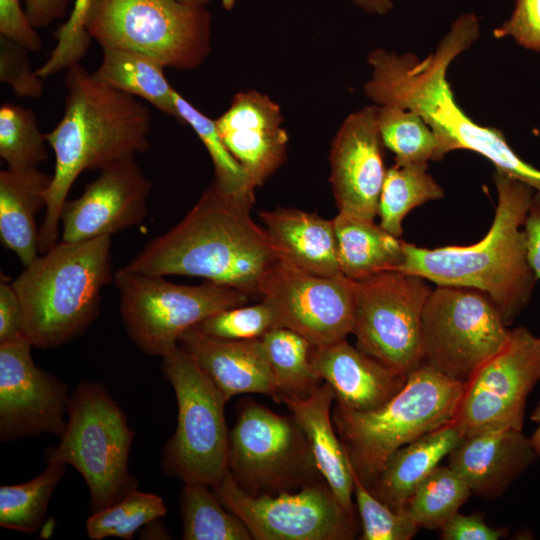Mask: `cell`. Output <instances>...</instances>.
Returning <instances> with one entry per match:
<instances>
[{
  "label": "cell",
  "instance_id": "6da1fadb",
  "mask_svg": "<svg viewBox=\"0 0 540 540\" xmlns=\"http://www.w3.org/2000/svg\"><path fill=\"white\" fill-rule=\"evenodd\" d=\"M479 20L462 14L436 50L423 59L413 53L375 49L368 56L371 78L364 85L367 98L379 106H395L420 115L434 131L445 154L469 150L492 162L496 169L540 192V170L525 162L508 144L502 131L474 122L455 100L447 80L449 65L479 37Z\"/></svg>",
  "mask_w": 540,
  "mask_h": 540
},
{
  "label": "cell",
  "instance_id": "7a4b0ae2",
  "mask_svg": "<svg viewBox=\"0 0 540 540\" xmlns=\"http://www.w3.org/2000/svg\"><path fill=\"white\" fill-rule=\"evenodd\" d=\"M254 201L255 193H231L212 182L178 224L148 242L125 267L259 294L278 255L265 228L251 217Z\"/></svg>",
  "mask_w": 540,
  "mask_h": 540
},
{
  "label": "cell",
  "instance_id": "3957f363",
  "mask_svg": "<svg viewBox=\"0 0 540 540\" xmlns=\"http://www.w3.org/2000/svg\"><path fill=\"white\" fill-rule=\"evenodd\" d=\"M64 113L45 133L55 155L39 227V252L58 243L60 214L79 175L135 159L150 149L151 112L137 97L111 88L80 63L66 69Z\"/></svg>",
  "mask_w": 540,
  "mask_h": 540
},
{
  "label": "cell",
  "instance_id": "277c9868",
  "mask_svg": "<svg viewBox=\"0 0 540 540\" xmlns=\"http://www.w3.org/2000/svg\"><path fill=\"white\" fill-rule=\"evenodd\" d=\"M492 179L498 202L491 227L481 240L432 249L404 241V259L397 270L436 285L484 292L509 327L529 304L537 282L528 262L523 230L535 190L496 168Z\"/></svg>",
  "mask_w": 540,
  "mask_h": 540
},
{
  "label": "cell",
  "instance_id": "5b68a950",
  "mask_svg": "<svg viewBox=\"0 0 540 540\" xmlns=\"http://www.w3.org/2000/svg\"><path fill=\"white\" fill-rule=\"evenodd\" d=\"M114 281L111 236L60 241L12 281L33 347L52 349L74 340L98 317L102 289Z\"/></svg>",
  "mask_w": 540,
  "mask_h": 540
},
{
  "label": "cell",
  "instance_id": "8992f818",
  "mask_svg": "<svg viewBox=\"0 0 540 540\" xmlns=\"http://www.w3.org/2000/svg\"><path fill=\"white\" fill-rule=\"evenodd\" d=\"M463 384L422 364L375 410L358 412L336 405L333 422L364 485L375 480L396 450L453 421Z\"/></svg>",
  "mask_w": 540,
  "mask_h": 540
},
{
  "label": "cell",
  "instance_id": "52a82bcc",
  "mask_svg": "<svg viewBox=\"0 0 540 540\" xmlns=\"http://www.w3.org/2000/svg\"><path fill=\"white\" fill-rule=\"evenodd\" d=\"M133 438L126 414L106 388L82 382L70 394L65 430L59 444L46 451V461L70 465L82 475L93 513L137 489L128 468Z\"/></svg>",
  "mask_w": 540,
  "mask_h": 540
},
{
  "label": "cell",
  "instance_id": "ba28073f",
  "mask_svg": "<svg viewBox=\"0 0 540 540\" xmlns=\"http://www.w3.org/2000/svg\"><path fill=\"white\" fill-rule=\"evenodd\" d=\"M86 28L101 49L137 51L178 71L211 52V13L179 0H93Z\"/></svg>",
  "mask_w": 540,
  "mask_h": 540
},
{
  "label": "cell",
  "instance_id": "9c48e42d",
  "mask_svg": "<svg viewBox=\"0 0 540 540\" xmlns=\"http://www.w3.org/2000/svg\"><path fill=\"white\" fill-rule=\"evenodd\" d=\"M163 376L174 390L177 426L163 450L166 473L184 483L215 487L229 471V432L219 388L180 346L162 357Z\"/></svg>",
  "mask_w": 540,
  "mask_h": 540
},
{
  "label": "cell",
  "instance_id": "30bf717a",
  "mask_svg": "<svg viewBox=\"0 0 540 540\" xmlns=\"http://www.w3.org/2000/svg\"><path fill=\"white\" fill-rule=\"evenodd\" d=\"M114 282L127 335L143 353L161 357L179 346L180 336L189 328L248 301V295L210 281L176 284L125 266L114 274Z\"/></svg>",
  "mask_w": 540,
  "mask_h": 540
},
{
  "label": "cell",
  "instance_id": "8fae6325",
  "mask_svg": "<svg viewBox=\"0 0 540 540\" xmlns=\"http://www.w3.org/2000/svg\"><path fill=\"white\" fill-rule=\"evenodd\" d=\"M509 330L499 309L484 292L436 285L422 314V364L465 382L503 346Z\"/></svg>",
  "mask_w": 540,
  "mask_h": 540
},
{
  "label": "cell",
  "instance_id": "7c38bea8",
  "mask_svg": "<svg viewBox=\"0 0 540 540\" xmlns=\"http://www.w3.org/2000/svg\"><path fill=\"white\" fill-rule=\"evenodd\" d=\"M432 287L398 270L354 281L356 347L408 375L422 364L421 320Z\"/></svg>",
  "mask_w": 540,
  "mask_h": 540
},
{
  "label": "cell",
  "instance_id": "4fadbf2b",
  "mask_svg": "<svg viewBox=\"0 0 540 540\" xmlns=\"http://www.w3.org/2000/svg\"><path fill=\"white\" fill-rule=\"evenodd\" d=\"M229 471L252 495L316 482L320 475L307 439L292 415L277 414L258 403L243 406L229 432Z\"/></svg>",
  "mask_w": 540,
  "mask_h": 540
},
{
  "label": "cell",
  "instance_id": "5bb4252c",
  "mask_svg": "<svg viewBox=\"0 0 540 540\" xmlns=\"http://www.w3.org/2000/svg\"><path fill=\"white\" fill-rule=\"evenodd\" d=\"M213 489L256 540H351L358 532L354 514L341 506L325 482L296 492L252 495L228 471Z\"/></svg>",
  "mask_w": 540,
  "mask_h": 540
},
{
  "label": "cell",
  "instance_id": "9a60e30c",
  "mask_svg": "<svg viewBox=\"0 0 540 540\" xmlns=\"http://www.w3.org/2000/svg\"><path fill=\"white\" fill-rule=\"evenodd\" d=\"M540 380V337L523 326L464 382L453 424L463 437L522 430L528 395Z\"/></svg>",
  "mask_w": 540,
  "mask_h": 540
},
{
  "label": "cell",
  "instance_id": "2e32d148",
  "mask_svg": "<svg viewBox=\"0 0 540 540\" xmlns=\"http://www.w3.org/2000/svg\"><path fill=\"white\" fill-rule=\"evenodd\" d=\"M259 294L273 309L277 327L297 332L314 348L353 334L354 281L342 274L319 276L278 258L264 276Z\"/></svg>",
  "mask_w": 540,
  "mask_h": 540
},
{
  "label": "cell",
  "instance_id": "e0dca14e",
  "mask_svg": "<svg viewBox=\"0 0 540 540\" xmlns=\"http://www.w3.org/2000/svg\"><path fill=\"white\" fill-rule=\"evenodd\" d=\"M25 338L0 344V440L43 433L61 436L70 393L65 383L38 367Z\"/></svg>",
  "mask_w": 540,
  "mask_h": 540
},
{
  "label": "cell",
  "instance_id": "ac0fdd59",
  "mask_svg": "<svg viewBox=\"0 0 540 540\" xmlns=\"http://www.w3.org/2000/svg\"><path fill=\"white\" fill-rule=\"evenodd\" d=\"M330 183L338 213L375 220L387 169L378 105L349 114L330 147Z\"/></svg>",
  "mask_w": 540,
  "mask_h": 540
},
{
  "label": "cell",
  "instance_id": "d6986e66",
  "mask_svg": "<svg viewBox=\"0 0 540 540\" xmlns=\"http://www.w3.org/2000/svg\"><path fill=\"white\" fill-rule=\"evenodd\" d=\"M152 187L135 159L101 169L78 198L64 203L61 241L83 242L139 225L147 215Z\"/></svg>",
  "mask_w": 540,
  "mask_h": 540
},
{
  "label": "cell",
  "instance_id": "ffe728a7",
  "mask_svg": "<svg viewBox=\"0 0 540 540\" xmlns=\"http://www.w3.org/2000/svg\"><path fill=\"white\" fill-rule=\"evenodd\" d=\"M280 106L256 90L237 93L215 119L227 149L253 189L262 186L285 162L289 137Z\"/></svg>",
  "mask_w": 540,
  "mask_h": 540
},
{
  "label": "cell",
  "instance_id": "44dd1931",
  "mask_svg": "<svg viewBox=\"0 0 540 540\" xmlns=\"http://www.w3.org/2000/svg\"><path fill=\"white\" fill-rule=\"evenodd\" d=\"M538 456L522 430L495 429L463 437L448 455V465L484 499L502 496Z\"/></svg>",
  "mask_w": 540,
  "mask_h": 540
},
{
  "label": "cell",
  "instance_id": "7402d4cb",
  "mask_svg": "<svg viewBox=\"0 0 540 540\" xmlns=\"http://www.w3.org/2000/svg\"><path fill=\"white\" fill-rule=\"evenodd\" d=\"M312 366L331 386L338 405L358 412L375 410L395 396L407 375L352 346L346 339L314 348Z\"/></svg>",
  "mask_w": 540,
  "mask_h": 540
},
{
  "label": "cell",
  "instance_id": "603a6c76",
  "mask_svg": "<svg viewBox=\"0 0 540 540\" xmlns=\"http://www.w3.org/2000/svg\"><path fill=\"white\" fill-rule=\"evenodd\" d=\"M178 344L219 388L226 401L244 393L265 394L275 399V379L261 339H221L194 326L180 336Z\"/></svg>",
  "mask_w": 540,
  "mask_h": 540
},
{
  "label": "cell",
  "instance_id": "cb8c5ba5",
  "mask_svg": "<svg viewBox=\"0 0 540 540\" xmlns=\"http://www.w3.org/2000/svg\"><path fill=\"white\" fill-rule=\"evenodd\" d=\"M259 217L278 258L311 274H342L333 219L284 207L263 210Z\"/></svg>",
  "mask_w": 540,
  "mask_h": 540
},
{
  "label": "cell",
  "instance_id": "d4e9b609",
  "mask_svg": "<svg viewBox=\"0 0 540 540\" xmlns=\"http://www.w3.org/2000/svg\"><path fill=\"white\" fill-rule=\"evenodd\" d=\"M335 400L333 389L326 382L305 398L282 401L302 429L316 467L341 506L354 514V471L347 451L333 427L331 416Z\"/></svg>",
  "mask_w": 540,
  "mask_h": 540
},
{
  "label": "cell",
  "instance_id": "484cf974",
  "mask_svg": "<svg viewBox=\"0 0 540 540\" xmlns=\"http://www.w3.org/2000/svg\"><path fill=\"white\" fill-rule=\"evenodd\" d=\"M51 181L39 168L0 172V240L24 267L40 255L36 217Z\"/></svg>",
  "mask_w": 540,
  "mask_h": 540
},
{
  "label": "cell",
  "instance_id": "4316f807",
  "mask_svg": "<svg viewBox=\"0 0 540 540\" xmlns=\"http://www.w3.org/2000/svg\"><path fill=\"white\" fill-rule=\"evenodd\" d=\"M462 438L460 431L451 422L415 439L389 457L367 488L393 510L405 509L417 487Z\"/></svg>",
  "mask_w": 540,
  "mask_h": 540
},
{
  "label": "cell",
  "instance_id": "83f0119b",
  "mask_svg": "<svg viewBox=\"0 0 540 540\" xmlns=\"http://www.w3.org/2000/svg\"><path fill=\"white\" fill-rule=\"evenodd\" d=\"M341 273L360 281L381 272L397 270L404 259L403 244L374 220L337 214L333 219Z\"/></svg>",
  "mask_w": 540,
  "mask_h": 540
},
{
  "label": "cell",
  "instance_id": "f1b7e54d",
  "mask_svg": "<svg viewBox=\"0 0 540 540\" xmlns=\"http://www.w3.org/2000/svg\"><path fill=\"white\" fill-rule=\"evenodd\" d=\"M99 67L92 72L99 82L150 103L179 120L175 89L168 82L164 66L156 59L133 50L103 48Z\"/></svg>",
  "mask_w": 540,
  "mask_h": 540
},
{
  "label": "cell",
  "instance_id": "f546056e",
  "mask_svg": "<svg viewBox=\"0 0 540 540\" xmlns=\"http://www.w3.org/2000/svg\"><path fill=\"white\" fill-rule=\"evenodd\" d=\"M261 340L275 379L276 402L305 398L319 386L321 380L311 359L314 347L305 337L291 329L275 327Z\"/></svg>",
  "mask_w": 540,
  "mask_h": 540
},
{
  "label": "cell",
  "instance_id": "4dcf8cb0",
  "mask_svg": "<svg viewBox=\"0 0 540 540\" xmlns=\"http://www.w3.org/2000/svg\"><path fill=\"white\" fill-rule=\"evenodd\" d=\"M427 168L428 164H394L387 169L379 200V225L395 237L402 235V222L411 210L444 197Z\"/></svg>",
  "mask_w": 540,
  "mask_h": 540
},
{
  "label": "cell",
  "instance_id": "1f68e13d",
  "mask_svg": "<svg viewBox=\"0 0 540 540\" xmlns=\"http://www.w3.org/2000/svg\"><path fill=\"white\" fill-rule=\"evenodd\" d=\"M210 486L184 483L180 514L184 540H251L246 525L219 500Z\"/></svg>",
  "mask_w": 540,
  "mask_h": 540
},
{
  "label": "cell",
  "instance_id": "d6a6232c",
  "mask_svg": "<svg viewBox=\"0 0 540 540\" xmlns=\"http://www.w3.org/2000/svg\"><path fill=\"white\" fill-rule=\"evenodd\" d=\"M378 127L384 147L395 155L396 165L428 164L446 155L434 131L411 110L378 105Z\"/></svg>",
  "mask_w": 540,
  "mask_h": 540
},
{
  "label": "cell",
  "instance_id": "836d02e7",
  "mask_svg": "<svg viewBox=\"0 0 540 540\" xmlns=\"http://www.w3.org/2000/svg\"><path fill=\"white\" fill-rule=\"evenodd\" d=\"M65 469L64 463L47 462L46 468L37 477L21 484L1 485V527L25 533L39 529Z\"/></svg>",
  "mask_w": 540,
  "mask_h": 540
},
{
  "label": "cell",
  "instance_id": "e575fe53",
  "mask_svg": "<svg viewBox=\"0 0 540 540\" xmlns=\"http://www.w3.org/2000/svg\"><path fill=\"white\" fill-rule=\"evenodd\" d=\"M471 494L456 470L449 465H438L413 492L405 508L420 529L440 530Z\"/></svg>",
  "mask_w": 540,
  "mask_h": 540
},
{
  "label": "cell",
  "instance_id": "d590c367",
  "mask_svg": "<svg viewBox=\"0 0 540 540\" xmlns=\"http://www.w3.org/2000/svg\"><path fill=\"white\" fill-rule=\"evenodd\" d=\"M47 145L31 108L11 102L0 106V157L8 169L38 168L48 160Z\"/></svg>",
  "mask_w": 540,
  "mask_h": 540
},
{
  "label": "cell",
  "instance_id": "8d00e7d4",
  "mask_svg": "<svg viewBox=\"0 0 540 540\" xmlns=\"http://www.w3.org/2000/svg\"><path fill=\"white\" fill-rule=\"evenodd\" d=\"M167 508L156 494L133 490L116 503L91 513L85 527L92 540L117 537L132 539L136 531L161 517Z\"/></svg>",
  "mask_w": 540,
  "mask_h": 540
},
{
  "label": "cell",
  "instance_id": "74e56055",
  "mask_svg": "<svg viewBox=\"0 0 540 540\" xmlns=\"http://www.w3.org/2000/svg\"><path fill=\"white\" fill-rule=\"evenodd\" d=\"M174 101L179 121L192 127L210 155L214 167L213 182L231 193H255L242 167L223 142L215 120L200 112L176 90Z\"/></svg>",
  "mask_w": 540,
  "mask_h": 540
},
{
  "label": "cell",
  "instance_id": "f35d334b",
  "mask_svg": "<svg viewBox=\"0 0 540 540\" xmlns=\"http://www.w3.org/2000/svg\"><path fill=\"white\" fill-rule=\"evenodd\" d=\"M353 496L361 520V540H410L419 531L406 508L400 511L390 508L355 473Z\"/></svg>",
  "mask_w": 540,
  "mask_h": 540
},
{
  "label": "cell",
  "instance_id": "ab89813d",
  "mask_svg": "<svg viewBox=\"0 0 540 540\" xmlns=\"http://www.w3.org/2000/svg\"><path fill=\"white\" fill-rule=\"evenodd\" d=\"M277 327L273 309L263 299L255 305H242L215 313L197 325L202 332L221 339H261Z\"/></svg>",
  "mask_w": 540,
  "mask_h": 540
},
{
  "label": "cell",
  "instance_id": "60d3db41",
  "mask_svg": "<svg viewBox=\"0 0 540 540\" xmlns=\"http://www.w3.org/2000/svg\"><path fill=\"white\" fill-rule=\"evenodd\" d=\"M93 0H76L68 20L55 32L57 43L46 62L36 69V74L45 79L73 64L80 63L86 55L92 37L86 21Z\"/></svg>",
  "mask_w": 540,
  "mask_h": 540
},
{
  "label": "cell",
  "instance_id": "b9f144b4",
  "mask_svg": "<svg viewBox=\"0 0 540 540\" xmlns=\"http://www.w3.org/2000/svg\"><path fill=\"white\" fill-rule=\"evenodd\" d=\"M29 50L0 35V82L9 85L18 97L40 98L43 78L32 69Z\"/></svg>",
  "mask_w": 540,
  "mask_h": 540
},
{
  "label": "cell",
  "instance_id": "7bdbcfd3",
  "mask_svg": "<svg viewBox=\"0 0 540 540\" xmlns=\"http://www.w3.org/2000/svg\"><path fill=\"white\" fill-rule=\"evenodd\" d=\"M493 35L509 36L518 45L540 52V0H516L511 17L494 29Z\"/></svg>",
  "mask_w": 540,
  "mask_h": 540
},
{
  "label": "cell",
  "instance_id": "ee69618b",
  "mask_svg": "<svg viewBox=\"0 0 540 540\" xmlns=\"http://www.w3.org/2000/svg\"><path fill=\"white\" fill-rule=\"evenodd\" d=\"M0 35L30 52H38L42 46L41 38L22 9L20 0H0Z\"/></svg>",
  "mask_w": 540,
  "mask_h": 540
},
{
  "label": "cell",
  "instance_id": "f6af8a7d",
  "mask_svg": "<svg viewBox=\"0 0 540 540\" xmlns=\"http://www.w3.org/2000/svg\"><path fill=\"white\" fill-rule=\"evenodd\" d=\"M506 534L505 528L488 525L480 513L462 515L458 512L440 529L443 540H498Z\"/></svg>",
  "mask_w": 540,
  "mask_h": 540
},
{
  "label": "cell",
  "instance_id": "bcb514c9",
  "mask_svg": "<svg viewBox=\"0 0 540 540\" xmlns=\"http://www.w3.org/2000/svg\"><path fill=\"white\" fill-rule=\"evenodd\" d=\"M27 338L23 307L12 282L0 283V344ZM28 339V338H27Z\"/></svg>",
  "mask_w": 540,
  "mask_h": 540
},
{
  "label": "cell",
  "instance_id": "7dc6e473",
  "mask_svg": "<svg viewBox=\"0 0 540 540\" xmlns=\"http://www.w3.org/2000/svg\"><path fill=\"white\" fill-rule=\"evenodd\" d=\"M527 258L535 275L540 279V192L535 191L523 226Z\"/></svg>",
  "mask_w": 540,
  "mask_h": 540
},
{
  "label": "cell",
  "instance_id": "c3c4849f",
  "mask_svg": "<svg viewBox=\"0 0 540 540\" xmlns=\"http://www.w3.org/2000/svg\"><path fill=\"white\" fill-rule=\"evenodd\" d=\"M69 0H25V11L35 28H43L66 15Z\"/></svg>",
  "mask_w": 540,
  "mask_h": 540
},
{
  "label": "cell",
  "instance_id": "681fc988",
  "mask_svg": "<svg viewBox=\"0 0 540 540\" xmlns=\"http://www.w3.org/2000/svg\"><path fill=\"white\" fill-rule=\"evenodd\" d=\"M352 2L363 11L379 16L386 15L393 9L392 0H352Z\"/></svg>",
  "mask_w": 540,
  "mask_h": 540
},
{
  "label": "cell",
  "instance_id": "f907efd6",
  "mask_svg": "<svg viewBox=\"0 0 540 540\" xmlns=\"http://www.w3.org/2000/svg\"><path fill=\"white\" fill-rule=\"evenodd\" d=\"M531 419L537 423V428L534 430L530 440L538 458H540V401L532 412Z\"/></svg>",
  "mask_w": 540,
  "mask_h": 540
},
{
  "label": "cell",
  "instance_id": "816d5d0a",
  "mask_svg": "<svg viewBox=\"0 0 540 540\" xmlns=\"http://www.w3.org/2000/svg\"><path fill=\"white\" fill-rule=\"evenodd\" d=\"M181 2L196 5V6H206L210 0H179Z\"/></svg>",
  "mask_w": 540,
  "mask_h": 540
},
{
  "label": "cell",
  "instance_id": "f5cc1de1",
  "mask_svg": "<svg viewBox=\"0 0 540 540\" xmlns=\"http://www.w3.org/2000/svg\"><path fill=\"white\" fill-rule=\"evenodd\" d=\"M222 1V5L223 7L226 9V10H230L233 5H234V1L235 0H221Z\"/></svg>",
  "mask_w": 540,
  "mask_h": 540
}]
</instances>
